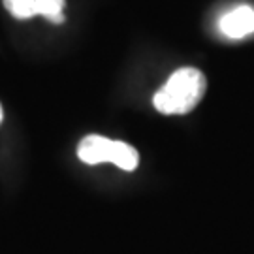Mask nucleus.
<instances>
[{
    "label": "nucleus",
    "mask_w": 254,
    "mask_h": 254,
    "mask_svg": "<svg viewBox=\"0 0 254 254\" xmlns=\"http://www.w3.org/2000/svg\"><path fill=\"white\" fill-rule=\"evenodd\" d=\"M205 75L196 68H181L170 75L153 98L154 108L164 115H185L196 108L205 94Z\"/></svg>",
    "instance_id": "1"
},
{
    "label": "nucleus",
    "mask_w": 254,
    "mask_h": 254,
    "mask_svg": "<svg viewBox=\"0 0 254 254\" xmlns=\"http://www.w3.org/2000/svg\"><path fill=\"white\" fill-rule=\"evenodd\" d=\"M77 158L85 164H113L125 172H134L139 164V154L132 145L119 139L91 134L85 136L77 145Z\"/></svg>",
    "instance_id": "2"
},
{
    "label": "nucleus",
    "mask_w": 254,
    "mask_h": 254,
    "mask_svg": "<svg viewBox=\"0 0 254 254\" xmlns=\"http://www.w3.org/2000/svg\"><path fill=\"white\" fill-rule=\"evenodd\" d=\"M218 28L224 36L232 40L245 38L254 32V8L251 6H237L232 11L224 13L218 21Z\"/></svg>",
    "instance_id": "3"
},
{
    "label": "nucleus",
    "mask_w": 254,
    "mask_h": 254,
    "mask_svg": "<svg viewBox=\"0 0 254 254\" xmlns=\"http://www.w3.org/2000/svg\"><path fill=\"white\" fill-rule=\"evenodd\" d=\"M66 6V0H36L38 15H44L53 23H63V9Z\"/></svg>",
    "instance_id": "4"
},
{
    "label": "nucleus",
    "mask_w": 254,
    "mask_h": 254,
    "mask_svg": "<svg viewBox=\"0 0 254 254\" xmlns=\"http://www.w3.org/2000/svg\"><path fill=\"white\" fill-rule=\"evenodd\" d=\"M4 8L17 19H30L38 15L36 0H4Z\"/></svg>",
    "instance_id": "5"
},
{
    "label": "nucleus",
    "mask_w": 254,
    "mask_h": 254,
    "mask_svg": "<svg viewBox=\"0 0 254 254\" xmlns=\"http://www.w3.org/2000/svg\"><path fill=\"white\" fill-rule=\"evenodd\" d=\"M0 121H2V106H0Z\"/></svg>",
    "instance_id": "6"
}]
</instances>
